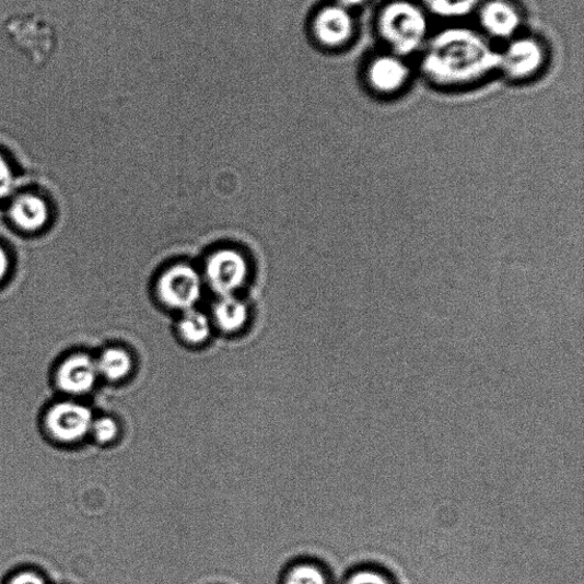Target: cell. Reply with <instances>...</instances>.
<instances>
[{"label": "cell", "instance_id": "8fae6325", "mask_svg": "<svg viewBox=\"0 0 584 584\" xmlns=\"http://www.w3.org/2000/svg\"><path fill=\"white\" fill-rule=\"evenodd\" d=\"M10 215L20 229L36 232L47 223L49 210L42 198L24 195L14 200L10 209Z\"/></svg>", "mask_w": 584, "mask_h": 584}, {"label": "cell", "instance_id": "8992f818", "mask_svg": "<svg viewBox=\"0 0 584 584\" xmlns=\"http://www.w3.org/2000/svg\"><path fill=\"white\" fill-rule=\"evenodd\" d=\"M355 32V22L350 10L329 4L318 10L311 21V34L315 42L326 48L347 45Z\"/></svg>", "mask_w": 584, "mask_h": 584}, {"label": "cell", "instance_id": "5b68a950", "mask_svg": "<svg viewBox=\"0 0 584 584\" xmlns=\"http://www.w3.org/2000/svg\"><path fill=\"white\" fill-rule=\"evenodd\" d=\"M94 417L84 405L61 402L51 407L45 418L46 430L57 441L75 443L91 433Z\"/></svg>", "mask_w": 584, "mask_h": 584}, {"label": "cell", "instance_id": "ba28073f", "mask_svg": "<svg viewBox=\"0 0 584 584\" xmlns=\"http://www.w3.org/2000/svg\"><path fill=\"white\" fill-rule=\"evenodd\" d=\"M98 377L96 361L85 354H75L60 365L56 378L62 392L85 395L94 388Z\"/></svg>", "mask_w": 584, "mask_h": 584}, {"label": "cell", "instance_id": "7a4b0ae2", "mask_svg": "<svg viewBox=\"0 0 584 584\" xmlns=\"http://www.w3.org/2000/svg\"><path fill=\"white\" fill-rule=\"evenodd\" d=\"M382 39L393 55L406 57L417 51L427 40L430 23L423 8L410 0H394L382 10L377 21Z\"/></svg>", "mask_w": 584, "mask_h": 584}, {"label": "cell", "instance_id": "d6986e66", "mask_svg": "<svg viewBox=\"0 0 584 584\" xmlns=\"http://www.w3.org/2000/svg\"><path fill=\"white\" fill-rule=\"evenodd\" d=\"M5 584H47V581L37 572L21 571L11 576Z\"/></svg>", "mask_w": 584, "mask_h": 584}, {"label": "cell", "instance_id": "3957f363", "mask_svg": "<svg viewBox=\"0 0 584 584\" xmlns=\"http://www.w3.org/2000/svg\"><path fill=\"white\" fill-rule=\"evenodd\" d=\"M156 294L164 305L187 312L201 299V277L190 265L176 264L159 278Z\"/></svg>", "mask_w": 584, "mask_h": 584}, {"label": "cell", "instance_id": "ffe728a7", "mask_svg": "<svg viewBox=\"0 0 584 584\" xmlns=\"http://www.w3.org/2000/svg\"><path fill=\"white\" fill-rule=\"evenodd\" d=\"M348 584H388V582L381 574L360 572L353 575Z\"/></svg>", "mask_w": 584, "mask_h": 584}, {"label": "cell", "instance_id": "7402d4cb", "mask_svg": "<svg viewBox=\"0 0 584 584\" xmlns=\"http://www.w3.org/2000/svg\"><path fill=\"white\" fill-rule=\"evenodd\" d=\"M364 2L365 0H335V4L350 11L362 5Z\"/></svg>", "mask_w": 584, "mask_h": 584}, {"label": "cell", "instance_id": "5bb4252c", "mask_svg": "<svg viewBox=\"0 0 584 584\" xmlns=\"http://www.w3.org/2000/svg\"><path fill=\"white\" fill-rule=\"evenodd\" d=\"M422 7L442 19H462L479 9L482 0H420Z\"/></svg>", "mask_w": 584, "mask_h": 584}, {"label": "cell", "instance_id": "6da1fadb", "mask_svg": "<svg viewBox=\"0 0 584 584\" xmlns=\"http://www.w3.org/2000/svg\"><path fill=\"white\" fill-rule=\"evenodd\" d=\"M499 67V52L480 34L469 28H447L436 34L424 49L421 69L441 86H463L481 81Z\"/></svg>", "mask_w": 584, "mask_h": 584}, {"label": "cell", "instance_id": "7c38bea8", "mask_svg": "<svg viewBox=\"0 0 584 584\" xmlns=\"http://www.w3.org/2000/svg\"><path fill=\"white\" fill-rule=\"evenodd\" d=\"M215 323L224 332L242 330L248 322V307L233 295L221 297L214 307Z\"/></svg>", "mask_w": 584, "mask_h": 584}, {"label": "cell", "instance_id": "44dd1931", "mask_svg": "<svg viewBox=\"0 0 584 584\" xmlns=\"http://www.w3.org/2000/svg\"><path fill=\"white\" fill-rule=\"evenodd\" d=\"M9 271V257L5 250L0 247V281H2Z\"/></svg>", "mask_w": 584, "mask_h": 584}, {"label": "cell", "instance_id": "30bf717a", "mask_svg": "<svg viewBox=\"0 0 584 584\" xmlns=\"http://www.w3.org/2000/svg\"><path fill=\"white\" fill-rule=\"evenodd\" d=\"M483 30L498 39L516 35L522 24L518 10L509 0H489L480 11Z\"/></svg>", "mask_w": 584, "mask_h": 584}, {"label": "cell", "instance_id": "2e32d148", "mask_svg": "<svg viewBox=\"0 0 584 584\" xmlns=\"http://www.w3.org/2000/svg\"><path fill=\"white\" fill-rule=\"evenodd\" d=\"M284 584H328V581L322 570L303 564L289 572Z\"/></svg>", "mask_w": 584, "mask_h": 584}, {"label": "cell", "instance_id": "e0dca14e", "mask_svg": "<svg viewBox=\"0 0 584 584\" xmlns=\"http://www.w3.org/2000/svg\"><path fill=\"white\" fill-rule=\"evenodd\" d=\"M91 434L98 443H112L119 434L118 423L110 417H101L98 419H94L91 428Z\"/></svg>", "mask_w": 584, "mask_h": 584}, {"label": "cell", "instance_id": "9a60e30c", "mask_svg": "<svg viewBox=\"0 0 584 584\" xmlns=\"http://www.w3.org/2000/svg\"><path fill=\"white\" fill-rule=\"evenodd\" d=\"M178 331L185 341L191 344H200L210 336V323L206 314L192 308L182 316Z\"/></svg>", "mask_w": 584, "mask_h": 584}, {"label": "cell", "instance_id": "9c48e42d", "mask_svg": "<svg viewBox=\"0 0 584 584\" xmlns=\"http://www.w3.org/2000/svg\"><path fill=\"white\" fill-rule=\"evenodd\" d=\"M410 77L408 65L396 55L379 56L369 63L367 82L375 91L390 94L400 91Z\"/></svg>", "mask_w": 584, "mask_h": 584}, {"label": "cell", "instance_id": "ac0fdd59", "mask_svg": "<svg viewBox=\"0 0 584 584\" xmlns=\"http://www.w3.org/2000/svg\"><path fill=\"white\" fill-rule=\"evenodd\" d=\"M14 188L13 172L3 157L0 155V200L9 197Z\"/></svg>", "mask_w": 584, "mask_h": 584}, {"label": "cell", "instance_id": "4fadbf2b", "mask_svg": "<svg viewBox=\"0 0 584 584\" xmlns=\"http://www.w3.org/2000/svg\"><path fill=\"white\" fill-rule=\"evenodd\" d=\"M96 365L100 376L110 382H118L129 375L132 360L122 349H109L101 354Z\"/></svg>", "mask_w": 584, "mask_h": 584}, {"label": "cell", "instance_id": "52a82bcc", "mask_svg": "<svg viewBox=\"0 0 584 584\" xmlns=\"http://www.w3.org/2000/svg\"><path fill=\"white\" fill-rule=\"evenodd\" d=\"M546 60V51L535 38L514 39L499 52V67L513 79H524L540 70Z\"/></svg>", "mask_w": 584, "mask_h": 584}, {"label": "cell", "instance_id": "277c9868", "mask_svg": "<svg viewBox=\"0 0 584 584\" xmlns=\"http://www.w3.org/2000/svg\"><path fill=\"white\" fill-rule=\"evenodd\" d=\"M206 279L221 297L234 295L248 277V264L242 253L221 249L212 254L206 264Z\"/></svg>", "mask_w": 584, "mask_h": 584}]
</instances>
